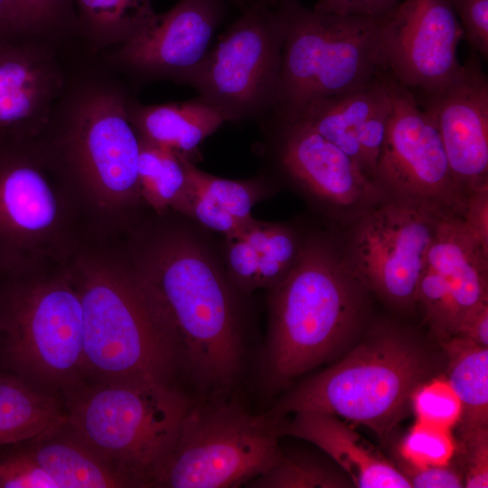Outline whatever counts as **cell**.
Wrapping results in <instances>:
<instances>
[{"label": "cell", "mask_w": 488, "mask_h": 488, "mask_svg": "<svg viewBox=\"0 0 488 488\" xmlns=\"http://www.w3.org/2000/svg\"><path fill=\"white\" fill-rule=\"evenodd\" d=\"M80 51L37 34L0 38V137L39 136Z\"/></svg>", "instance_id": "17"}, {"label": "cell", "mask_w": 488, "mask_h": 488, "mask_svg": "<svg viewBox=\"0 0 488 488\" xmlns=\"http://www.w3.org/2000/svg\"><path fill=\"white\" fill-rule=\"evenodd\" d=\"M225 238V268L241 294L276 286L290 271L302 247L286 225L255 219Z\"/></svg>", "instance_id": "22"}, {"label": "cell", "mask_w": 488, "mask_h": 488, "mask_svg": "<svg viewBox=\"0 0 488 488\" xmlns=\"http://www.w3.org/2000/svg\"><path fill=\"white\" fill-rule=\"evenodd\" d=\"M402 473L415 488H460L464 479L452 467L446 465L414 466L406 465Z\"/></svg>", "instance_id": "38"}, {"label": "cell", "mask_w": 488, "mask_h": 488, "mask_svg": "<svg viewBox=\"0 0 488 488\" xmlns=\"http://www.w3.org/2000/svg\"><path fill=\"white\" fill-rule=\"evenodd\" d=\"M65 267L81 303L86 380L174 384L185 375L173 315L129 258L83 253Z\"/></svg>", "instance_id": "2"}, {"label": "cell", "mask_w": 488, "mask_h": 488, "mask_svg": "<svg viewBox=\"0 0 488 488\" xmlns=\"http://www.w3.org/2000/svg\"><path fill=\"white\" fill-rule=\"evenodd\" d=\"M223 0H179L127 42L99 55L133 84L190 85L223 20Z\"/></svg>", "instance_id": "14"}, {"label": "cell", "mask_w": 488, "mask_h": 488, "mask_svg": "<svg viewBox=\"0 0 488 488\" xmlns=\"http://www.w3.org/2000/svg\"><path fill=\"white\" fill-rule=\"evenodd\" d=\"M286 418L253 413L231 394L200 397L187 413L154 487L248 484L280 458Z\"/></svg>", "instance_id": "9"}, {"label": "cell", "mask_w": 488, "mask_h": 488, "mask_svg": "<svg viewBox=\"0 0 488 488\" xmlns=\"http://www.w3.org/2000/svg\"><path fill=\"white\" fill-rule=\"evenodd\" d=\"M390 106L389 74L383 71L361 87L312 103L294 117L308 122L374 182Z\"/></svg>", "instance_id": "20"}, {"label": "cell", "mask_w": 488, "mask_h": 488, "mask_svg": "<svg viewBox=\"0 0 488 488\" xmlns=\"http://www.w3.org/2000/svg\"><path fill=\"white\" fill-rule=\"evenodd\" d=\"M455 450L449 429L417 422L405 436L400 454L414 466L446 465Z\"/></svg>", "instance_id": "33"}, {"label": "cell", "mask_w": 488, "mask_h": 488, "mask_svg": "<svg viewBox=\"0 0 488 488\" xmlns=\"http://www.w3.org/2000/svg\"><path fill=\"white\" fill-rule=\"evenodd\" d=\"M464 31L447 0H405L385 19L386 71L399 84L429 91L461 70L457 46Z\"/></svg>", "instance_id": "18"}, {"label": "cell", "mask_w": 488, "mask_h": 488, "mask_svg": "<svg viewBox=\"0 0 488 488\" xmlns=\"http://www.w3.org/2000/svg\"><path fill=\"white\" fill-rule=\"evenodd\" d=\"M139 140L137 179L141 200L158 213L176 211L187 184L186 157Z\"/></svg>", "instance_id": "29"}, {"label": "cell", "mask_w": 488, "mask_h": 488, "mask_svg": "<svg viewBox=\"0 0 488 488\" xmlns=\"http://www.w3.org/2000/svg\"><path fill=\"white\" fill-rule=\"evenodd\" d=\"M461 20L464 38L480 57L488 58V0H447Z\"/></svg>", "instance_id": "36"}, {"label": "cell", "mask_w": 488, "mask_h": 488, "mask_svg": "<svg viewBox=\"0 0 488 488\" xmlns=\"http://www.w3.org/2000/svg\"><path fill=\"white\" fill-rule=\"evenodd\" d=\"M76 36L83 50L100 55L136 36L155 18L152 0H72Z\"/></svg>", "instance_id": "26"}, {"label": "cell", "mask_w": 488, "mask_h": 488, "mask_svg": "<svg viewBox=\"0 0 488 488\" xmlns=\"http://www.w3.org/2000/svg\"><path fill=\"white\" fill-rule=\"evenodd\" d=\"M284 23L280 86L271 113L297 117L312 103L361 87L386 71V16L338 15L277 0ZM270 114V113H269Z\"/></svg>", "instance_id": "8"}, {"label": "cell", "mask_w": 488, "mask_h": 488, "mask_svg": "<svg viewBox=\"0 0 488 488\" xmlns=\"http://www.w3.org/2000/svg\"><path fill=\"white\" fill-rule=\"evenodd\" d=\"M0 488H58L23 441L0 446Z\"/></svg>", "instance_id": "34"}, {"label": "cell", "mask_w": 488, "mask_h": 488, "mask_svg": "<svg viewBox=\"0 0 488 488\" xmlns=\"http://www.w3.org/2000/svg\"><path fill=\"white\" fill-rule=\"evenodd\" d=\"M281 436L308 441L332 457L360 488H411L406 476L334 415L318 411L286 418Z\"/></svg>", "instance_id": "21"}, {"label": "cell", "mask_w": 488, "mask_h": 488, "mask_svg": "<svg viewBox=\"0 0 488 488\" xmlns=\"http://www.w3.org/2000/svg\"><path fill=\"white\" fill-rule=\"evenodd\" d=\"M442 214L387 198L354 219L343 258L368 292L398 310L410 311Z\"/></svg>", "instance_id": "12"}, {"label": "cell", "mask_w": 488, "mask_h": 488, "mask_svg": "<svg viewBox=\"0 0 488 488\" xmlns=\"http://www.w3.org/2000/svg\"><path fill=\"white\" fill-rule=\"evenodd\" d=\"M399 5V0H318L314 9L338 15L380 18L388 15Z\"/></svg>", "instance_id": "37"}, {"label": "cell", "mask_w": 488, "mask_h": 488, "mask_svg": "<svg viewBox=\"0 0 488 488\" xmlns=\"http://www.w3.org/2000/svg\"><path fill=\"white\" fill-rule=\"evenodd\" d=\"M133 97L127 80L99 56L80 54L47 124L33 138L51 170L73 182L102 211L142 201L140 140L127 114Z\"/></svg>", "instance_id": "3"}, {"label": "cell", "mask_w": 488, "mask_h": 488, "mask_svg": "<svg viewBox=\"0 0 488 488\" xmlns=\"http://www.w3.org/2000/svg\"><path fill=\"white\" fill-rule=\"evenodd\" d=\"M127 114L140 138L191 161L199 145L225 122L219 111L200 97L149 105L133 97L127 105Z\"/></svg>", "instance_id": "25"}, {"label": "cell", "mask_w": 488, "mask_h": 488, "mask_svg": "<svg viewBox=\"0 0 488 488\" xmlns=\"http://www.w3.org/2000/svg\"><path fill=\"white\" fill-rule=\"evenodd\" d=\"M283 41L277 0H253L211 46L190 85L225 121L262 120L277 102Z\"/></svg>", "instance_id": "10"}, {"label": "cell", "mask_w": 488, "mask_h": 488, "mask_svg": "<svg viewBox=\"0 0 488 488\" xmlns=\"http://www.w3.org/2000/svg\"><path fill=\"white\" fill-rule=\"evenodd\" d=\"M185 164L187 184L177 212L225 237L254 219V205L268 192L265 179L230 180L207 174L187 158Z\"/></svg>", "instance_id": "23"}, {"label": "cell", "mask_w": 488, "mask_h": 488, "mask_svg": "<svg viewBox=\"0 0 488 488\" xmlns=\"http://www.w3.org/2000/svg\"><path fill=\"white\" fill-rule=\"evenodd\" d=\"M411 405L418 421L450 429L460 419L462 405L447 380L424 382L413 393Z\"/></svg>", "instance_id": "32"}, {"label": "cell", "mask_w": 488, "mask_h": 488, "mask_svg": "<svg viewBox=\"0 0 488 488\" xmlns=\"http://www.w3.org/2000/svg\"><path fill=\"white\" fill-rule=\"evenodd\" d=\"M262 121L277 170L305 192L354 219L388 198L345 153L303 118L270 113Z\"/></svg>", "instance_id": "16"}, {"label": "cell", "mask_w": 488, "mask_h": 488, "mask_svg": "<svg viewBox=\"0 0 488 488\" xmlns=\"http://www.w3.org/2000/svg\"><path fill=\"white\" fill-rule=\"evenodd\" d=\"M435 368L433 353L411 333L380 325L339 361L287 390L267 412L277 417L324 412L366 426L384 438Z\"/></svg>", "instance_id": "5"}, {"label": "cell", "mask_w": 488, "mask_h": 488, "mask_svg": "<svg viewBox=\"0 0 488 488\" xmlns=\"http://www.w3.org/2000/svg\"><path fill=\"white\" fill-rule=\"evenodd\" d=\"M345 478L319 461L282 450L278 461L248 483L251 488H337L350 486Z\"/></svg>", "instance_id": "30"}, {"label": "cell", "mask_w": 488, "mask_h": 488, "mask_svg": "<svg viewBox=\"0 0 488 488\" xmlns=\"http://www.w3.org/2000/svg\"><path fill=\"white\" fill-rule=\"evenodd\" d=\"M232 2H234L235 4H237L239 6H241V7H244L246 5H245V0H231Z\"/></svg>", "instance_id": "42"}, {"label": "cell", "mask_w": 488, "mask_h": 488, "mask_svg": "<svg viewBox=\"0 0 488 488\" xmlns=\"http://www.w3.org/2000/svg\"><path fill=\"white\" fill-rule=\"evenodd\" d=\"M28 33L12 0H0V38Z\"/></svg>", "instance_id": "41"}, {"label": "cell", "mask_w": 488, "mask_h": 488, "mask_svg": "<svg viewBox=\"0 0 488 488\" xmlns=\"http://www.w3.org/2000/svg\"><path fill=\"white\" fill-rule=\"evenodd\" d=\"M464 487H488V427L460 431Z\"/></svg>", "instance_id": "35"}, {"label": "cell", "mask_w": 488, "mask_h": 488, "mask_svg": "<svg viewBox=\"0 0 488 488\" xmlns=\"http://www.w3.org/2000/svg\"><path fill=\"white\" fill-rule=\"evenodd\" d=\"M61 398L68 422L133 487H154L195 401L145 380H85Z\"/></svg>", "instance_id": "6"}, {"label": "cell", "mask_w": 488, "mask_h": 488, "mask_svg": "<svg viewBox=\"0 0 488 488\" xmlns=\"http://www.w3.org/2000/svg\"><path fill=\"white\" fill-rule=\"evenodd\" d=\"M462 216L483 242L488 245V190L470 193Z\"/></svg>", "instance_id": "39"}, {"label": "cell", "mask_w": 488, "mask_h": 488, "mask_svg": "<svg viewBox=\"0 0 488 488\" xmlns=\"http://www.w3.org/2000/svg\"><path fill=\"white\" fill-rule=\"evenodd\" d=\"M413 93L438 130L461 191L488 190V78L481 57L472 51L450 82Z\"/></svg>", "instance_id": "19"}, {"label": "cell", "mask_w": 488, "mask_h": 488, "mask_svg": "<svg viewBox=\"0 0 488 488\" xmlns=\"http://www.w3.org/2000/svg\"><path fill=\"white\" fill-rule=\"evenodd\" d=\"M447 382L462 405L460 431L488 427V348L465 338L445 342Z\"/></svg>", "instance_id": "28"}, {"label": "cell", "mask_w": 488, "mask_h": 488, "mask_svg": "<svg viewBox=\"0 0 488 488\" xmlns=\"http://www.w3.org/2000/svg\"><path fill=\"white\" fill-rule=\"evenodd\" d=\"M478 345L488 346V304L472 313L461 324L456 334Z\"/></svg>", "instance_id": "40"}, {"label": "cell", "mask_w": 488, "mask_h": 488, "mask_svg": "<svg viewBox=\"0 0 488 488\" xmlns=\"http://www.w3.org/2000/svg\"><path fill=\"white\" fill-rule=\"evenodd\" d=\"M268 290L258 370L267 397L340 353L360 329L368 302V290L343 257L320 240L302 244L290 271Z\"/></svg>", "instance_id": "4"}, {"label": "cell", "mask_w": 488, "mask_h": 488, "mask_svg": "<svg viewBox=\"0 0 488 488\" xmlns=\"http://www.w3.org/2000/svg\"><path fill=\"white\" fill-rule=\"evenodd\" d=\"M389 89L390 112L375 183L388 198L443 213H462L467 196L454 178L436 125L420 108L412 89L390 75Z\"/></svg>", "instance_id": "13"}, {"label": "cell", "mask_w": 488, "mask_h": 488, "mask_svg": "<svg viewBox=\"0 0 488 488\" xmlns=\"http://www.w3.org/2000/svg\"><path fill=\"white\" fill-rule=\"evenodd\" d=\"M130 261L157 289L178 328L185 375L200 397L229 395L244 372L241 294L209 246L173 228L139 241Z\"/></svg>", "instance_id": "1"}, {"label": "cell", "mask_w": 488, "mask_h": 488, "mask_svg": "<svg viewBox=\"0 0 488 488\" xmlns=\"http://www.w3.org/2000/svg\"><path fill=\"white\" fill-rule=\"evenodd\" d=\"M0 372L60 396L86 380L81 303L65 265L0 276Z\"/></svg>", "instance_id": "7"}, {"label": "cell", "mask_w": 488, "mask_h": 488, "mask_svg": "<svg viewBox=\"0 0 488 488\" xmlns=\"http://www.w3.org/2000/svg\"><path fill=\"white\" fill-rule=\"evenodd\" d=\"M23 442L58 488L133 487L77 433L66 417Z\"/></svg>", "instance_id": "24"}, {"label": "cell", "mask_w": 488, "mask_h": 488, "mask_svg": "<svg viewBox=\"0 0 488 488\" xmlns=\"http://www.w3.org/2000/svg\"><path fill=\"white\" fill-rule=\"evenodd\" d=\"M57 178L34 139L0 137V276L42 270L63 251Z\"/></svg>", "instance_id": "11"}, {"label": "cell", "mask_w": 488, "mask_h": 488, "mask_svg": "<svg viewBox=\"0 0 488 488\" xmlns=\"http://www.w3.org/2000/svg\"><path fill=\"white\" fill-rule=\"evenodd\" d=\"M64 417L61 396L0 372V446L30 439Z\"/></svg>", "instance_id": "27"}, {"label": "cell", "mask_w": 488, "mask_h": 488, "mask_svg": "<svg viewBox=\"0 0 488 488\" xmlns=\"http://www.w3.org/2000/svg\"><path fill=\"white\" fill-rule=\"evenodd\" d=\"M488 304V245L462 213L442 214L418 284L416 305L442 342Z\"/></svg>", "instance_id": "15"}, {"label": "cell", "mask_w": 488, "mask_h": 488, "mask_svg": "<svg viewBox=\"0 0 488 488\" xmlns=\"http://www.w3.org/2000/svg\"><path fill=\"white\" fill-rule=\"evenodd\" d=\"M27 33L72 42L76 20L72 0H12Z\"/></svg>", "instance_id": "31"}]
</instances>
